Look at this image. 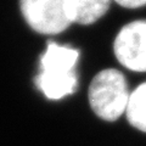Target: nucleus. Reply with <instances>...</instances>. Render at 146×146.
Segmentation results:
<instances>
[{
	"mask_svg": "<svg viewBox=\"0 0 146 146\" xmlns=\"http://www.w3.org/2000/svg\"><path fill=\"white\" fill-rule=\"evenodd\" d=\"M79 50L70 45L49 42L40 57V72L35 77L39 90L50 100H60L72 95L78 86L76 65Z\"/></svg>",
	"mask_w": 146,
	"mask_h": 146,
	"instance_id": "nucleus-1",
	"label": "nucleus"
},
{
	"mask_svg": "<svg viewBox=\"0 0 146 146\" xmlns=\"http://www.w3.org/2000/svg\"><path fill=\"white\" fill-rule=\"evenodd\" d=\"M129 90L123 73L115 68H106L93 78L89 86V104L98 117L115 122L125 113Z\"/></svg>",
	"mask_w": 146,
	"mask_h": 146,
	"instance_id": "nucleus-2",
	"label": "nucleus"
},
{
	"mask_svg": "<svg viewBox=\"0 0 146 146\" xmlns=\"http://www.w3.org/2000/svg\"><path fill=\"white\" fill-rule=\"evenodd\" d=\"M20 6L28 26L40 34H58L71 26L65 0H20Z\"/></svg>",
	"mask_w": 146,
	"mask_h": 146,
	"instance_id": "nucleus-3",
	"label": "nucleus"
},
{
	"mask_svg": "<svg viewBox=\"0 0 146 146\" xmlns=\"http://www.w3.org/2000/svg\"><path fill=\"white\" fill-rule=\"evenodd\" d=\"M115 56L123 67L146 72V20L125 25L113 43Z\"/></svg>",
	"mask_w": 146,
	"mask_h": 146,
	"instance_id": "nucleus-4",
	"label": "nucleus"
},
{
	"mask_svg": "<svg viewBox=\"0 0 146 146\" xmlns=\"http://www.w3.org/2000/svg\"><path fill=\"white\" fill-rule=\"evenodd\" d=\"M111 0H65V13L71 23L93 25L106 15Z\"/></svg>",
	"mask_w": 146,
	"mask_h": 146,
	"instance_id": "nucleus-5",
	"label": "nucleus"
},
{
	"mask_svg": "<svg viewBox=\"0 0 146 146\" xmlns=\"http://www.w3.org/2000/svg\"><path fill=\"white\" fill-rule=\"evenodd\" d=\"M125 115L131 127L146 133V82L130 93Z\"/></svg>",
	"mask_w": 146,
	"mask_h": 146,
	"instance_id": "nucleus-6",
	"label": "nucleus"
},
{
	"mask_svg": "<svg viewBox=\"0 0 146 146\" xmlns=\"http://www.w3.org/2000/svg\"><path fill=\"white\" fill-rule=\"evenodd\" d=\"M115 1L125 9H139L146 5V0H115Z\"/></svg>",
	"mask_w": 146,
	"mask_h": 146,
	"instance_id": "nucleus-7",
	"label": "nucleus"
}]
</instances>
